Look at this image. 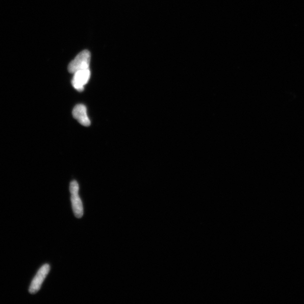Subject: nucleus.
<instances>
[{"label":"nucleus","instance_id":"1","mask_svg":"<svg viewBox=\"0 0 304 304\" xmlns=\"http://www.w3.org/2000/svg\"><path fill=\"white\" fill-rule=\"evenodd\" d=\"M91 60L90 52L88 51H83L76 56L72 61L68 67V70L71 74H75L78 71L89 68Z\"/></svg>","mask_w":304,"mask_h":304},{"label":"nucleus","instance_id":"2","mask_svg":"<svg viewBox=\"0 0 304 304\" xmlns=\"http://www.w3.org/2000/svg\"><path fill=\"white\" fill-rule=\"evenodd\" d=\"M50 265L49 264H45L40 269L35 278L33 279L31 284H30L29 288L30 294H36L39 291L41 285L48 275L49 271H50Z\"/></svg>","mask_w":304,"mask_h":304},{"label":"nucleus","instance_id":"3","mask_svg":"<svg viewBox=\"0 0 304 304\" xmlns=\"http://www.w3.org/2000/svg\"><path fill=\"white\" fill-rule=\"evenodd\" d=\"M72 84L74 88L79 92L84 90V86L88 82L90 77V71L89 68L75 72Z\"/></svg>","mask_w":304,"mask_h":304},{"label":"nucleus","instance_id":"4","mask_svg":"<svg viewBox=\"0 0 304 304\" xmlns=\"http://www.w3.org/2000/svg\"><path fill=\"white\" fill-rule=\"evenodd\" d=\"M74 117L78 121V123L83 126L89 127L90 125V121L87 114L86 106L83 104H78L75 106L73 112Z\"/></svg>","mask_w":304,"mask_h":304},{"label":"nucleus","instance_id":"5","mask_svg":"<svg viewBox=\"0 0 304 304\" xmlns=\"http://www.w3.org/2000/svg\"><path fill=\"white\" fill-rule=\"evenodd\" d=\"M71 203L76 217L77 218H82L83 214V208L82 201L78 196V194L72 195Z\"/></svg>","mask_w":304,"mask_h":304},{"label":"nucleus","instance_id":"6","mask_svg":"<svg viewBox=\"0 0 304 304\" xmlns=\"http://www.w3.org/2000/svg\"><path fill=\"white\" fill-rule=\"evenodd\" d=\"M70 190L71 195L78 194L79 185L78 182L76 181H72L70 184Z\"/></svg>","mask_w":304,"mask_h":304}]
</instances>
